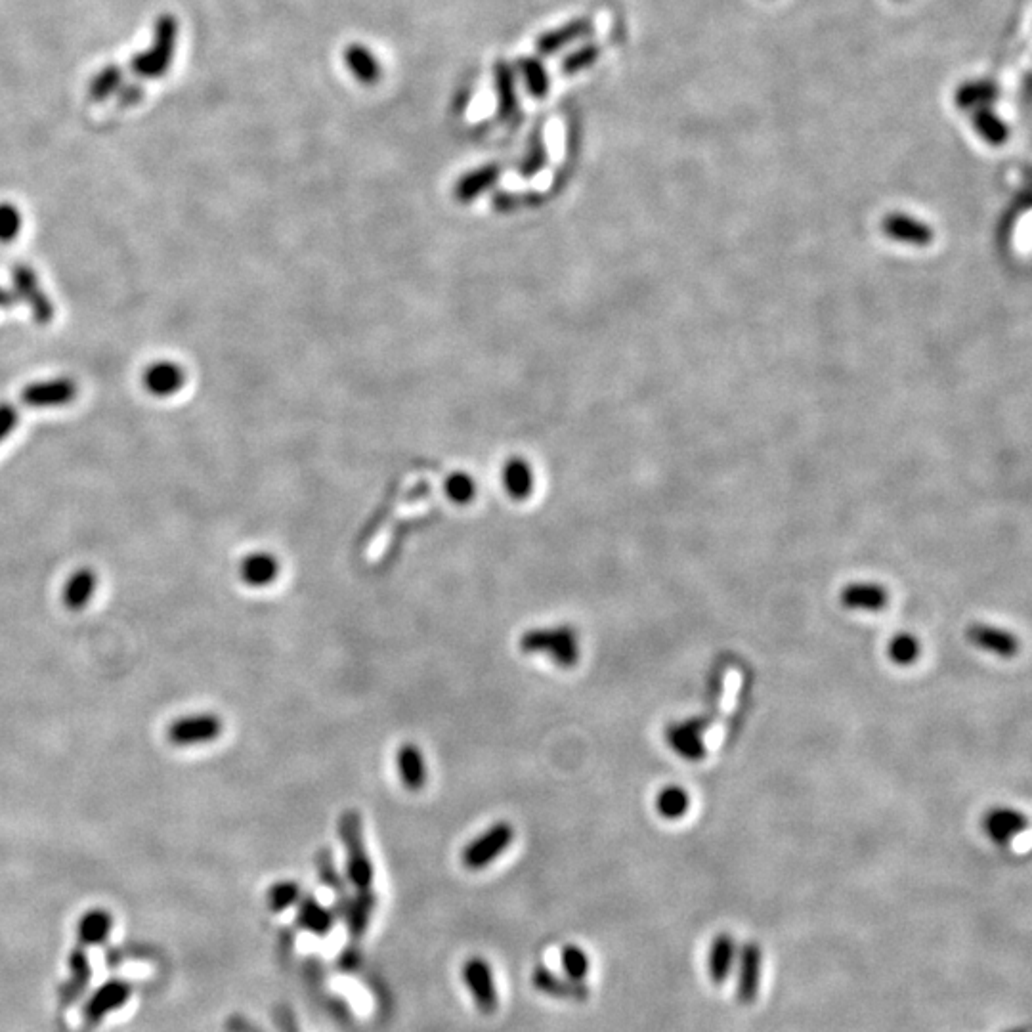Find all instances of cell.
<instances>
[{
	"mask_svg": "<svg viewBox=\"0 0 1032 1032\" xmlns=\"http://www.w3.org/2000/svg\"><path fill=\"white\" fill-rule=\"evenodd\" d=\"M518 648L528 656H547L562 669L578 666L580 662V635L568 624L528 629L520 635Z\"/></svg>",
	"mask_w": 1032,
	"mask_h": 1032,
	"instance_id": "1",
	"label": "cell"
},
{
	"mask_svg": "<svg viewBox=\"0 0 1032 1032\" xmlns=\"http://www.w3.org/2000/svg\"><path fill=\"white\" fill-rule=\"evenodd\" d=\"M339 838L346 851V876L358 889L366 891L373 882V864L367 853L362 817L356 811H344L339 818Z\"/></svg>",
	"mask_w": 1032,
	"mask_h": 1032,
	"instance_id": "2",
	"label": "cell"
},
{
	"mask_svg": "<svg viewBox=\"0 0 1032 1032\" xmlns=\"http://www.w3.org/2000/svg\"><path fill=\"white\" fill-rule=\"evenodd\" d=\"M515 841V828L507 820L494 822L461 849V862L469 870H482L499 859Z\"/></svg>",
	"mask_w": 1032,
	"mask_h": 1032,
	"instance_id": "3",
	"label": "cell"
},
{
	"mask_svg": "<svg viewBox=\"0 0 1032 1032\" xmlns=\"http://www.w3.org/2000/svg\"><path fill=\"white\" fill-rule=\"evenodd\" d=\"M222 731L224 721L216 713L199 711L174 719L167 729V738L176 748H195L215 742Z\"/></svg>",
	"mask_w": 1032,
	"mask_h": 1032,
	"instance_id": "4",
	"label": "cell"
},
{
	"mask_svg": "<svg viewBox=\"0 0 1032 1032\" xmlns=\"http://www.w3.org/2000/svg\"><path fill=\"white\" fill-rule=\"evenodd\" d=\"M176 35H178V27L171 16L161 18L155 27V39H153L150 50H146L134 58L132 69L146 79H155V77L163 75L169 69L172 56H174Z\"/></svg>",
	"mask_w": 1032,
	"mask_h": 1032,
	"instance_id": "5",
	"label": "cell"
},
{
	"mask_svg": "<svg viewBox=\"0 0 1032 1032\" xmlns=\"http://www.w3.org/2000/svg\"><path fill=\"white\" fill-rule=\"evenodd\" d=\"M12 280H14L16 297L23 299L25 304L31 308L35 322L41 323V325H48L52 322L56 310H54V304L46 297L37 274L29 266L18 264L12 272Z\"/></svg>",
	"mask_w": 1032,
	"mask_h": 1032,
	"instance_id": "6",
	"label": "cell"
},
{
	"mask_svg": "<svg viewBox=\"0 0 1032 1032\" xmlns=\"http://www.w3.org/2000/svg\"><path fill=\"white\" fill-rule=\"evenodd\" d=\"M704 729H706V719H702V717L675 721L666 729V742L679 757H683L687 761H700L706 757V746L702 740Z\"/></svg>",
	"mask_w": 1032,
	"mask_h": 1032,
	"instance_id": "7",
	"label": "cell"
},
{
	"mask_svg": "<svg viewBox=\"0 0 1032 1032\" xmlns=\"http://www.w3.org/2000/svg\"><path fill=\"white\" fill-rule=\"evenodd\" d=\"M763 971V950L757 943H746L738 956V979L736 996L742 1004H752L761 989Z\"/></svg>",
	"mask_w": 1032,
	"mask_h": 1032,
	"instance_id": "8",
	"label": "cell"
},
{
	"mask_svg": "<svg viewBox=\"0 0 1032 1032\" xmlns=\"http://www.w3.org/2000/svg\"><path fill=\"white\" fill-rule=\"evenodd\" d=\"M966 639H968L969 645H973L979 650H985L994 656L1006 658V660L1013 658L1019 652V639L1008 629H1002L996 625L981 624V622L968 625Z\"/></svg>",
	"mask_w": 1032,
	"mask_h": 1032,
	"instance_id": "9",
	"label": "cell"
},
{
	"mask_svg": "<svg viewBox=\"0 0 1032 1032\" xmlns=\"http://www.w3.org/2000/svg\"><path fill=\"white\" fill-rule=\"evenodd\" d=\"M77 385L71 379H52L33 383L22 392V402L29 408H60L73 402Z\"/></svg>",
	"mask_w": 1032,
	"mask_h": 1032,
	"instance_id": "10",
	"label": "cell"
},
{
	"mask_svg": "<svg viewBox=\"0 0 1032 1032\" xmlns=\"http://www.w3.org/2000/svg\"><path fill=\"white\" fill-rule=\"evenodd\" d=\"M396 771H398L402 786L408 792L415 794V792H421L427 786V780H429L427 759H425L423 750L417 744H413V742H404L398 748V753H396Z\"/></svg>",
	"mask_w": 1032,
	"mask_h": 1032,
	"instance_id": "11",
	"label": "cell"
},
{
	"mask_svg": "<svg viewBox=\"0 0 1032 1032\" xmlns=\"http://www.w3.org/2000/svg\"><path fill=\"white\" fill-rule=\"evenodd\" d=\"M495 100H497V119L501 123H511L518 115V90L513 65L507 60H497L494 64Z\"/></svg>",
	"mask_w": 1032,
	"mask_h": 1032,
	"instance_id": "12",
	"label": "cell"
},
{
	"mask_svg": "<svg viewBox=\"0 0 1032 1032\" xmlns=\"http://www.w3.org/2000/svg\"><path fill=\"white\" fill-rule=\"evenodd\" d=\"M1027 817L1011 807L990 809L983 818V830L996 845H1008L1027 830Z\"/></svg>",
	"mask_w": 1032,
	"mask_h": 1032,
	"instance_id": "13",
	"label": "cell"
},
{
	"mask_svg": "<svg viewBox=\"0 0 1032 1032\" xmlns=\"http://www.w3.org/2000/svg\"><path fill=\"white\" fill-rule=\"evenodd\" d=\"M344 65L350 75L364 86H375L383 79V65L366 44L352 43L344 48Z\"/></svg>",
	"mask_w": 1032,
	"mask_h": 1032,
	"instance_id": "14",
	"label": "cell"
},
{
	"mask_svg": "<svg viewBox=\"0 0 1032 1032\" xmlns=\"http://www.w3.org/2000/svg\"><path fill=\"white\" fill-rule=\"evenodd\" d=\"M593 23L587 18H576V20H570V22L555 27L547 33H541L536 41V50H538L541 58H547V56H553L560 50H564L566 46L570 44L578 43L583 37L589 35Z\"/></svg>",
	"mask_w": 1032,
	"mask_h": 1032,
	"instance_id": "15",
	"label": "cell"
},
{
	"mask_svg": "<svg viewBox=\"0 0 1032 1032\" xmlns=\"http://www.w3.org/2000/svg\"><path fill=\"white\" fill-rule=\"evenodd\" d=\"M839 602L847 610L880 612L889 602V593L883 585H878V583H851L841 589Z\"/></svg>",
	"mask_w": 1032,
	"mask_h": 1032,
	"instance_id": "16",
	"label": "cell"
},
{
	"mask_svg": "<svg viewBox=\"0 0 1032 1032\" xmlns=\"http://www.w3.org/2000/svg\"><path fill=\"white\" fill-rule=\"evenodd\" d=\"M186 373L178 364L172 362H157L146 369L144 373V387L148 388L153 396L167 398L174 392L184 387Z\"/></svg>",
	"mask_w": 1032,
	"mask_h": 1032,
	"instance_id": "17",
	"label": "cell"
},
{
	"mask_svg": "<svg viewBox=\"0 0 1032 1032\" xmlns=\"http://www.w3.org/2000/svg\"><path fill=\"white\" fill-rule=\"evenodd\" d=\"M736 962V941L729 933H721L713 939L708 954V971L715 985H723Z\"/></svg>",
	"mask_w": 1032,
	"mask_h": 1032,
	"instance_id": "18",
	"label": "cell"
},
{
	"mask_svg": "<svg viewBox=\"0 0 1032 1032\" xmlns=\"http://www.w3.org/2000/svg\"><path fill=\"white\" fill-rule=\"evenodd\" d=\"M98 587V578L90 568L73 572L65 581L62 601L69 610H81L92 601Z\"/></svg>",
	"mask_w": 1032,
	"mask_h": 1032,
	"instance_id": "19",
	"label": "cell"
},
{
	"mask_svg": "<svg viewBox=\"0 0 1032 1032\" xmlns=\"http://www.w3.org/2000/svg\"><path fill=\"white\" fill-rule=\"evenodd\" d=\"M516 69H518L522 83L526 86V92L536 100H545L551 90V77H549L547 67L541 62V58L522 56L516 62Z\"/></svg>",
	"mask_w": 1032,
	"mask_h": 1032,
	"instance_id": "20",
	"label": "cell"
},
{
	"mask_svg": "<svg viewBox=\"0 0 1032 1032\" xmlns=\"http://www.w3.org/2000/svg\"><path fill=\"white\" fill-rule=\"evenodd\" d=\"M239 574H241V580L251 587H266L278 578L280 564L268 553H255L241 562Z\"/></svg>",
	"mask_w": 1032,
	"mask_h": 1032,
	"instance_id": "21",
	"label": "cell"
},
{
	"mask_svg": "<svg viewBox=\"0 0 1032 1032\" xmlns=\"http://www.w3.org/2000/svg\"><path fill=\"white\" fill-rule=\"evenodd\" d=\"M883 230L887 236L912 245H925L933 237L929 226L918 222L916 218L904 215L887 216L883 222Z\"/></svg>",
	"mask_w": 1032,
	"mask_h": 1032,
	"instance_id": "22",
	"label": "cell"
},
{
	"mask_svg": "<svg viewBox=\"0 0 1032 1032\" xmlns=\"http://www.w3.org/2000/svg\"><path fill=\"white\" fill-rule=\"evenodd\" d=\"M127 1000H129V985L119 983V981L108 983L90 998V1002L86 1006V1017L90 1021H98V1019L106 1017L109 1011L121 1008Z\"/></svg>",
	"mask_w": 1032,
	"mask_h": 1032,
	"instance_id": "23",
	"label": "cell"
},
{
	"mask_svg": "<svg viewBox=\"0 0 1032 1032\" xmlns=\"http://www.w3.org/2000/svg\"><path fill=\"white\" fill-rule=\"evenodd\" d=\"M111 927H113L111 914L102 908H94L83 914V918L77 925V933H79V939L83 945H100L108 939Z\"/></svg>",
	"mask_w": 1032,
	"mask_h": 1032,
	"instance_id": "24",
	"label": "cell"
},
{
	"mask_svg": "<svg viewBox=\"0 0 1032 1032\" xmlns=\"http://www.w3.org/2000/svg\"><path fill=\"white\" fill-rule=\"evenodd\" d=\"M973 127L979 132V136L989 142L990 146H1002L1010 138L1008 125L987 106V108L973 109Z\"/></svg>",
	"mask_w": 1032,
	"mask_h": 1032,
	"instance_id": "25",
	"label": "cell"
},
{
	"mask_svg": "<svg viewBox=\"0 0 1032 1032\" xmlns=\"http://www.w3.org/2000/svg\"><path fill=\"white\" fill-rule=\"evenodd\" d=\"M690 809V794L683 786L669 784L662 788L656 796V811L666 820H679L685 817Z\"/></svg>",
	"mask_w": 1032,
	"mask_h": 1032,
	"instance_id": "26",
	"label": "cell"
},
{
	"mask_svg": "<svg viewBox=\"0 0 1032 1032\" xmlns=\"http://www.w3.org/2000/svg\"><path fill=\"white\" fill-rule=\"evenodd\" d=\"M922 654L920 639L912 633H897L887 645V656L895 666H912Z\"/></svg>",
	"mask_w": 1032,
	"mask_h": 1032,
	"instance_id": "27",
	"label": "cell"
},
{
	"mask_svg": "<svg viewBox=\"0 0 1032 1032\" xmlns=\"http://www.w3.org/2000/svg\"><path fill=\"white\" fill-rule=\"evenodd\" d=\"M998 96L996 86L989 81L966 83L956 92V104L962 109L987 108Z\"/></svg>",
	"mask_w": 1032,
	"mask_h": 1032,
	"instance_id": "28",
	"label": "cell"
},
{
	"mask_svg": "<svg viewBox=\"0 0 1032 1032\" xmlns=\"http://www.w3.org/2000/svg\"><path fill=\"white\" fill-rule=\"evenodd\" d=\"M599 56H601V46L599 44H581L578 48H574L570 54L564 56L560 69H562L564 75H576V73H581V71H585V69H589V67L597 64Z\"/></svg>",
	"mask_w": 1032,
	"mask_h": 1032,
	"instance_id": "29",
	"label": "cell"
},
{
	"mask_svg": "<svg viewBox=\"0 0 1032 1032\" xmlns=\"http://www.w3.org/2000/svg\"><path fill=\"white\" fill-rule=\"evenodd\" d=\"M497 176H499V171L495 167H482L478 171L467 174L465 178H461V182L457 186V194L463 199H471L474 195L484 192L490 184H494Z\"/></svg>",
	"mask_w": 1032,
	"mask_h": 1032,
	"instance_id": "30",
	"label": "cell"
},
{
	"mask_svg": "<svg viewBox=\"0 0 1032 1032\" xmlns=\"http://www.w3.org/2000/svg\"><path fill=\"white\" fill-rule=\"evenodd\" d=\"M71 981L65 989V996H69V1000H73L77 996V990L83 989L88 983V977H90V969H88V962H86L85 952L77 950L71 954Z\"/></svg>",
	"mask_w": 1032,
	"mask_h": 1032,
	"instance_id": "31",
	"label": "cell"
},
{
	"mask_svg": "<svg viewBox=\"0 0 1032 1032\" xmlns=\"http://www.w3.org/2000/svg\"><path fill=\"white\" fill-rule=\"evenodd\" d=\"M301 895V887L293 882H280L272 885L268 893V901L274 910H283L295 903Z\"/></svg>",
	"mask_w": 1032,
	"mask_h": 1032,
	"instance_id": "32",
	"label": "cell"
},
{
	"mask_svg": "<svg viewBox=\"0 0 1032 1032\" xmlns=\"http://www.w3.org/2000/svg\"><path fill=\"white\" fill-rule=\"evenodd\" d=\"M22 228V216L14 205L2 203L0 205V241H12L20 234Z\"/></svg>",
	"mask_w": 1032,
	"mask_h": 1032,
	"instance_id": "33",
	"label": "cell"
},
{
	"mask_svg": "<svg viewBox=\"0 0 1032 1032\" xmlns=\"http://www.w3.org/2000/svg\"><path fill=\"white\" fill-rule=\"evenodd\" d=\"M121 85V69L108 67L104 69L92 83V96L96 100H106Z\"/></svg>",
	"mask_w": 1032,
	"mask_h": 1032,
	"instance_id": "34",
	"label": "cell"
},
{
	"mask_svg": "<svg viewBox=\"0 0 1032 1032\" xmlns=\"http://www.w3.org/2000/svg\"><path fill=\"white\" fill-rule=\"evenodd\" d=\"M545 161H547V148H545L543 140H541L539 136H536V140H534V148H532V153H530V157H528V163H526V167H524L522 174H524V176H536V174H539L541 169H543Z\"/></svg>",
	"mask_w": 1032,
	"mask_h": 1032,
	"instance_id": "35",
	"label": "cell"
},
{
	"mask_svg": "<svg viewBox=\"0 0 1032 1032\" xmlns=\"http://www.w3.org/2000/svg\"><path fill=\"white\" fill-rule=\"evenodd\" d=\"M509 488L515 495H524L530 488V474L524 469V465H513L507 474Z\"/></svg>",
	"mask_w": 1032,
	"mask_h": 1032,
	"instance_id": "36",
	"label": "cell"
},
{
	"mask_svg": "<svg viewBox=\"0 0 1032 1032\" xmlns=\"http://www.w3.org/2000/svg\"><path fill=\"white\" fill-rule=\"evenodd\" d=\"M18 411L10 404H0V442L16 429Z\"/></svg>",
	"mask_w": 1032,
	"mask_h": 1032,
	"instance_id": "37",
	"label": "cell"
},
{
	"mask_svg": "<svg viewBox=\"0 0 1032 1032\" xmlns=\"http://www.w3.org/2000/svg\"><path fill=\"white\" fill-rule=\"evenodd\" d=\"M450 494L457 501H465L473 494V484L465 476H457L450 484Z\"/></svg>",
	"mask_w": 1032,
	"mask_h": 1032,
	"instance_id": "38",
	"label": "cell"
},
{
	"mask_svg": "<svg viewBox=\"0 0 1032 1032\" xmlns=\"http://www.w3.org/2000/svg\"><path fill=\"white\" fill-rule=\"evenodd\" d=\"M16 301H18V297H16L14 291H8V289L0 287V308H4V310L14 308Z\"/></svg>",
	"mask_w": 1032,
	"mask_h": 1032,
	"instance_id": "39",
	"label": "cell"
},
{
	"mask_svg": "<svg viewBox=\"0 0 1032 1032\" xmlns=\"http://www.w3.org/2000/svg\"><path fill=\"white\" fill-rule=\"evenodd\" d=\"M1015 1032H1027V1031H1015Z\"/></svg>",
	"mask_w": 1032,
	"mask_h": 1032,
	"instance_id": "40",
	"label": "cell"
}]
</instances>
